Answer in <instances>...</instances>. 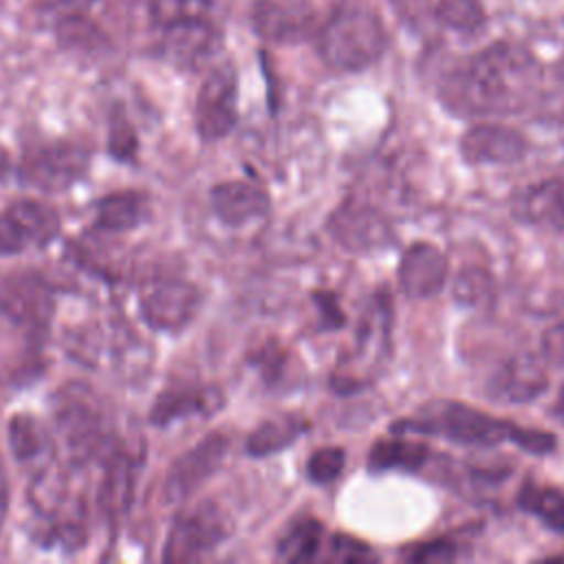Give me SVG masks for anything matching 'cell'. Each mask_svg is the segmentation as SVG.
I'll return each mask as SVG.
<instances>
[{"label": "cell", "mask_w": 564, "mask_h": 564, "mask_svg": "<svg viewBox=\"0 0 564 564\" xmlns=\"http://www.w3.org/2000/svg\"><path fill=\"white\" fill-rule=\"evenodd\" d=\"M538 84L540 66L529 51L494 42L454 68L445 77L441 95L447 108L460 115H516L531 104Z\"/></svg>", "instance_id": "1"}, {"label": "cell", "mask_w": 564, "mask_h": 564, "mask_svg": "<svg viewBox=\"0 0 564 564\" xmlns=\"http://www.w3.org/2000/svg\"><path fill=\"white\" fill-rule=\"evenodd\" d=\"M392 432L443 436L467 445H498L511 441L531 454H549L555 447V438L549 432L516 427L511 421L463 403H430L416 416L394 423Z\"/></svg>", "instance_id": "2"}, {"label": "cell", "mask_w": 564, "mask_h": 564, "mask_svg": "<svg viewBox=\"0 0 564 564\" xmlns=\"http://www.w3.org/2000/svg\"><path fill=\"white\" fill-rule=\"evenodd\" d=\"M388 46L381 18L359 4H344L317 35L322 59L337 70H361L375 64Z\"/></svg>", "instance_id": "3"}, {"label": "cell", "mask_w": 564, "mask_h": 564, "mask_svg": "<svg viewBox=\"0 0 564 564\" xmlns=\"http://www.w3.org/2000/svg\"><path fill=\"white\" fill-rule=\"evenodd\" d=\"M346 0H256L253 29L275 44H297L324 31Z\"/></svg>", "instance_id": "4"}, {"label": "cell", "mask_w": 564, "mask_h": 564, "mask_svg": "<svg viewBox=\"0 0 564 564\" xmlns=\"http://www.w3.org/2000/svg\"><path fill=\"white\" fill-rule=\"evenodd\" d=\"M231 533L227 513L214 502H200L194 509L181 513L165 540V562H196L212 553Z\"/></svg>", "instance_id": "5"}, {"label": "cell", "mask_w": 564, "mask_h": 564, "mask_svg": "<svg viewBox=\"0 0 564 564\" xmlns=\"http://www.w3.org/2000/svg\"><path fill=\"white\" fill-rule=\"evenodd\" d=\"M70 388V386H68ZM55 425L66 445V452L77 463H84L106 447V419L86 390H64L55 403Z\"/></svg>", "instance_id": "6"}, {"label": "cell", "mask_w": 564, "mask_h": 564, "mask_svg": "<svg viewBox=\"0 0 564 564\" xmlns=\"http://www.w3.org/2000/svg\"><path fill=\"white\" fill-rule=\"evenodd\" d=\"M88 161V152L68 141L37 145L22 156L20 178L42 192H64L84 176Z\"/></svg>", "instance_id": "7"}, {"label": "cell", "mask_w": 564, "mask_h": 564, "mask_svg": "<svg viewBox=\"0 0 564 564\" xmlns=\"http://www.w3.org/2000/svg\"><path fill=\"white\" fill-rule=\"evenodd\" d=\"M0 313L26 330V335H44L55 313L51 286L35 273H15L0 282Z\"/></svg>", "instance_id": "8"}, {"label": "cell", "mask_w": 564, "mask_h": 564, "mask_svg": "<svg viewBox=\"0 0 564 564\" xmlns=\"http://www.w3.org/2000/svg\"><path fill=\"white\" fill-rule=\"evenodd\" d=\"M236 101L238 82L234 68L229 64L216 66L205 77L194 108L196 130L203 141H218L234 130L238 121Z\"/></svg>", "instance_id": "9"}, {"label": "cell", "mask_w": 564, "mask_h": 564, "mask_svg": "<svg viewBox=\"0 0 564 564\" xmlns=\"http://www.w3.org/2000/svg\"><path fill=\"white\" fill-rule=\"evenodd\" d=\"M229 438L220 432L207 434L198 445L181 454L165 474L161 494L167 505H178L189 498L225 460Z\"/></svg>", "instance_id": "10"}, {"label": "cell", "mask_w": 564, "mask_h": 564, "mask_svg": "<svg viewBox=\"0 0 564 564\" xmlns=\"http://www.w3.org/2000/svg\"><path fill=\"white\" fill-rule=\"evenodd\" d=\"M200 306V291L185 280L154 282L139 300L143 322L154 330L176 333L185 328Z\"/></svg>", "instance_id": "11"}, {"label": "cell", "mask_w": 564, "mask_h": 564, "mask_svg": "<svg viewBox=\"0 0 564 564\" xmlns=\"http://www.w3.org/2000/svg\"><path fill=\"white\" fill-rule=\"evenodd\" d=\"M447 280V258L430 242H414L399 264L401 291L412 300H427L441 293Z\"/></svg>", "instance_id": "12"}, {"label": "cell", "mask_w": 564, "mask_h": 564, "mask_svg": "<svg viewBox=\"0 0 564 564\" xmlns=\"http://www.w3.org/2000/svg\"><path fill=\"white\" fill-rule=\"evenodd\" d=\"M527 139L505 126L482 123L469 128L460 139V154L471 165H507L516 163L527 154Z\"/></svg>", "instance_id": "13"}, {"label": "cell", "mask_w": 564, "mask_h": 564, "mask_svg": "<svg viewBox=\"0 0 564 564\" xmlns=\"http://www.w3.org/2000/svg\"><path fill=\"white\" fill-rule=\"evenodd\" d=\"M390 333V311L386 297H377L364 319V328L359 333V344L355 348V359L348 361V370H341L339 386H359L361 375L375 372L372 368L381 361V355L386 352Z\"/></svg>", "instance_id": "14"}, {"label": "cell", "mask_w": 564, "mask_h": 564, "mask_svg": "<svg viewBox=\"0 0 564 564\" xmlns=\"http://www.w3.org/2000/svg\"><path fill=\"white\" fill-rule=\"evenodd\" d=\"M513 216L533 227L564 229V178H546L516 194L511 203Z\"/></svg>", "instance_id": "15"}, {"label": "cell", "mask_w": 564, "mask_h": 564, "mask_svg": "<svg viewBox=\"0 0 564 564\" xmlns=\"http://www.w3.org/2000/svg\"><path fill=\"white\" fill-rule=\"evenodd\" d=\"M223 392L214 386L170 388L154 399L150 421L154 425H170L189 416H209L223 408Z\"/></svg>", "instance_id": "16"}, {"label": "cell", "mask_w": 564, "mask_h": 564, "mask_svg": "<svg viewBox=\"0 0 564 564\" xmlns=\"http://www.w3.org/2000/svg\"><path fill=\"white\" fill-rule=\"evenodd\" d=\"M330 234L346 247V249H375L390 240V229L379 212L346 203L339 207L330 218Z\"/></svg>", "instance_id": "17"}, {"label": "cell", "mask_w": 564, "mask_h": 564, "mask_svg": "<svg viewBox=\"0 0 564 564\" xmlns=\"http://www.w3.org/2000/svg\"><path fill=\"white\" fill-rule=\"evenodd\" d=\"M209 203L214 214L229 227L247 225L264 216L271 207L269 196L247 181H225L214 185Z\"/></svg>", "instance_id": "18"}, {"label": "cell", "mask_w": 564, "mask_h": 564, "mask_svg": "<svg viewBox=\"0 0 564 564\" xmlns=\"http://www.w3.org/2000/svg\"><path fill=\"white\" fill-rule=\"evenodd\" d=\"M546 388V370L540 357L522 352L511 357L491 379V394L509 403H527Z\"/></svg>", "instance_id": "19"}, {"label": "cell", "mask_w": 564, "mask_h": 564, "mask_svg": "<svg viewBox=\"0 0 564 564\" xmlns=\"http://www.w3.org/2000/svg\"><path fill=\"white\" fill-rule=\"evenodd\" d=\"M216 48V31L205 22L176 24L165 29L163 57L181 68H196Z\"/></svg>", "instance_id": "20"}, {"label": "cell", "mask_w": 564, "mask_h": 564, "mask_svg": "<svg viewBox=\"0 0 564 564\" xmlns=\"http://www.w3.org/2000/svg\"><path fill=\"white\" fill-rule=\"evenodd\" d=\"M150 216V200L143 192L126 189L104 196L97 203L95 225L104 231H130Z\"/></svg>", "instance_id": "21"}, {"label": "cell", "mask_w": 564, "mask_h": 564, "mask_svg": "<svg viewBox=\"0 0 564 564\" xmlns=\"http://www.w3.org/2000/svg\"><path fill=\"white\" fill-rule=\"evenodd\" d=\"M7 214L18 225L22 238L26 240V247L42 249L48 242H53L62 229L59 214L42 200H31V198L15 200L13 205H9Z\"/></svg>", "instance_id": "22"}, {"label": "cell", "mask_w": 564, "mask_h": 564, "mask_svg": "<svg viewBox=\"0 0 564 564\" xmlns=\"http://www.w3.org/2000/svg\"><path fill=\"white\" fill-rule=\"evenodd\" d=\"M134 467L123 452H110L106 474L99 489V507L106 518H121L132 500Z\"/></svg>", "instance_id": "23"}, {"label": "cell", "mask_w": 564, "mask_h": 564, "mask_svg": "<svg viewBox=\"0 0 564 564\" xmlns=\"http://www.w3.org/2000/svg\"><path fill=\"white\" fill-rule=\"evenodd\" d=\"M430 458V447L419 441L392 438L377 441L368 456L370 471H419Z\"/></svg>", "instance_id": "24"}, {"label": "cell", "mask_w": 564, "mask_h": 564, "mask_svg": "<svg viewBox=\"0 0 564 564\" xmlns=\"http://www.w3.org/2000/svg\"><path fill=\"white\" fill-rule=\"evenodd\" d=\"M306 430L308 421L297 414H282L269 419L258 430L251 432V436L247 438V452L258 458L282 452L284 447L293 445Z\"/></svg>", "instance_id": "25"}, {"label": "cell", "mask_w": 564, "mask_h": 564, "mask_svg": "<svg viewBox=\"0 0 564 564\" xmlns=\"http://www.w3.org/2000/svg\"><path fill=\"white\" fill-rule=\"evenodd\" d=\"M7 438L20 463H35L51 452V434L46 425L31 414H13L7 425Z\"/></svg>", "instance_id": "26"}, {"label": "cell", "mask_w": 564, "mask_h": 564, "mask_svg": "<svg viewBox=\"0 0 564 564\" xmlns=\"http://www.w3.org/2000/svg\"><path fill=\"white\" fill-rule=\"evenodd\" d=\"M324 542V527L315 518L297 520L278 542V557L282 562L302 564L317 557Z\"/></svg>", "instance_id": "27"}, {"label": "cell", "mask_w": 564, "mask_h": 564, "mask_svg": "<svg viewBox=\"0 0 564 564\" xmlns=\"http://www.w3.org/2000/svg\"><path fill=\"white\" fill-rule=\"evenodd\" d=\"M518 505L538 516L549 529L564 533V491L557 487L527 482L518 496Z\"/></svg>", "instance_id": "28"}, {"label": "cell", "mask_w": 564, "mask_h": 564, "mask_svg": "<svg viewBox=\"0 0 564 564\" xmlns=\"http://www.w3.org/2000/svg\"><path fill=\"white\" fill-rule=\"evenodd\" d=\"M434 18L458 33H476L487 20L480 0H438Z\"/></svg>", "instance_id": "29"}, {"label": "cell", "mask_w": 564, "mask_h": 564, "mask_svg": "<svg viewBox=\"0 0 564 564\" xmlns=\"http://www.w3.org/2000/svg\"><path fill=\"white\" fill-rule=\"evenodd\" d=\"M212 0H152L150 13L163 29L189 22H205L212 13Z\"/></svg>", "instance_id": "30"}, {"label": "cell", "mask_w": 564, "mask_h": 564, "mask_svg": "<svg viewBox=\"0 0 564 564\" xmlns=\"http://www.w3.org/2000/svg\"><path fill=\"white\" fill-rule=\"evenodd\" d=\"M491 291H494V282L489 273L478 267L463 269L454 280V297L460 304H469V306L485 304L491 297Z\"/></svg>", "instance_id": "31"}, {"label": "cell", "mask_w": 564, "mask_h": 564, "mask_svg": "<svg viewBox=\"0 0 564 564\" xmlns=\"http://www.w3.org/2000/svg\"><path fill=\"white\" fill-rule=\"evenodd\" d=\"M344 465H346V452L341 447H335V445L319 447L317 452L311 454L306 463V476L315 485H326L341 474Z\"/></svg>", "instance_id": "32"}, {"label": "cell", "mask_w": 564, "mask_h": 564, "mask_svg": "<svg viewBox=\"0 0 564 564\" xmlns=\"http://www.w3.org/2000/svg\"><path fill=\"white\" fill-rule=\"evenodd\" d=\"M137 148H139V141H137L134 128L121 112H115L108 126V152L117 161H132L137 154Z\"/></svg>", "instance_id": "33"}, {"label": "cell", "mask_w": 564, "mask_h": 564, "mask_svg": "<svg viewBox=\"0 0 564 564\" xmlns=\"http://www.w3.org/2000/svg\"><path fill=\"white\" fill-rule=\"evenodd\" d=\"M324 560L350 564V562H370V560H377V555H375L372 549H370L368 544H364L361 540H355V538H350V535L335 533V535H330V540H328V544H326Z\"/></svg>", "instance_id": "34"}, {"label": "cell", "mask_w": 564, "mask_h": 564, "mask_svg": "<svg viewBox=\"0 0 564 564\" xmlns=\"http://www.w3.org/2000/svg\"><path fill=\"white\" fill-rule=\"evenodd\" d=\"M458 557V546L447 540V538H438V540H432V542H425V544H419L410 551L408 560L410 562H425V564H432V562H452Z\"/></svg>", "instance_id": "35"}, {"label": "cell", "mask_w": 564, "mask_h": 564, "mask_svg": "<svg viewBox=\"0 0 564 564\" xmlns=\"http://www.w3.org/2000/svg\"><path fill=\"white\" fill-rule=\"evenodd\" d=\"M542 361L555 368H564V322H557L555 326L546 328L542 335Z\"/></svg>", "instance_id": "36"}, {"label": "cell", "mask_w": 564, "mask_h": 564, "mask_svg": "<svg viewBox=\"0 0 564 564\" xmlns=\"http://www.w3.org/2000/svg\"><path fill=\"white\" fill-rule=\"evenodd\" d=\"M26 249V240L22 238L13 218L2 212L0 214V256H15Z\"/></svg>", "instance_id": "37"}, {"label": "cell", "mask_w": 564, "mask_h": 564, "mask_svg": "<svg viewBox=\"0 0 564 564\" xmlns=\"http://www.w3.org/2000/svg\"><path fill=\"white\" fill-rule=\"evenodd\" d=\"M390 4L399 13V18H403L410 24H421L434 13L430 0H390Z\"/></svg>", "instance_id": "38"}, {"label": "cell", "mask_w": 564, "mask_h": 564, "mask_svg": "<svg viewBox=\"0 0 564 564\" xmlns=\"http://www.w3.org/2000/svg\"><path fill=\"white\" fill-rule=\"evenodd\" d=\"M7 507H9V482H7V474H4V465H2V456H0V529L7 518Z\"/></svg>", "instance_id": "39"}, {"label": "cell", "mask_w": 564, "mask_h": 564, "mask_svg": "<svg viewBox=\"0 0 564 564\" xmlns=\"http://www.w3.org/2000/svg\"><path fill=\"white\" fill-rule=\"evenodd\" d=\"M9 170H11V159H9V152L0 145V181L9 174Z\"/></svg>", "instance_id": "40"}, {"label": "cell", "mask_w": 564, "mask_h": 564, "mask_svg": "<svg viewBox=\"0 0 564 564\" xmlns=\"http://www.w3.org/2000/svg\"><path fill=\"white\" fill-rule=\"evenodd\" d=\"M64 2L73 9H84V7H90L95 0H64Z\"/></svg>", "instance_id": "41"}, {"label": "cell", "mask_w": 564, "mask_h": 564, "mask_svg": "<svg viewBox=\"0 0 564 564\" xmlns=\"http://www.w3.org/2000/svg\"><path fill=\"white\" fill-rule=\"evenodd\" d=\"M555 414L560 419H564V388L560 390V397H557V403H555Z\"/></svg>", "instance_id": "42"}]
</instances>
